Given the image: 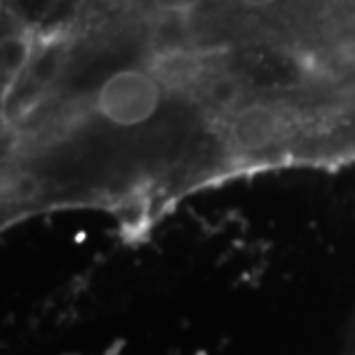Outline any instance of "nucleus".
<instances>
[{
  "mask_svg": "<svg viewBox=\"0 0 355 355\" xmlns=\"http://www.w3.org/2000/svg\"><path fill=\"white\" fill-rule=\"evenodd\" d=\"M21 62V46L14 33L0 19V232L21 223L14 204L10 172V131H7V101Z\"/></svg>",
  "mask_w": 355,
  "mask_h": 355,
  "instance_id": "obj_1",
  "label": "nucleus"
},
{
  "mask_svg": "<svg viewBox=\"0 0 355 355\" xmlns=\"http://www.w3.org/2000/svg\"><path fill=\"white\" fill-rule=\"evenodd\" d=\"M156 10H161L165 14H172V17H186L193 10L204 3V0H149Z\"/></svg>",
  "mask_w": 355,
  "mask_h": 355,
  "instance_id": "obj_2",
  "label": "nucleus"
},
{
  "mask_svg": "<svg viewBox=\"0 0 355 355\" xmlns=\"http://www.w3.org/2000/svg\"><path fill=\"white\" fill-rule=\"evenodd\" d=\"M239 3L245 5V7H266V5L277 3V0H239Z\"/></svg>",
  "mask_w": 355,
  "mask_h": 355,
  "instance_id": "obj_3",
  "label": "nucleus"
}]
</instances>
